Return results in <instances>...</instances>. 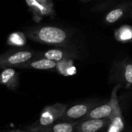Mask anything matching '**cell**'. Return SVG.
<instances>
[{"mask_svg":"<svg viewBox=\"0 0 132 132\" xmlns=\"http://www.w3.org/2000/svg\"><path fill=\"white\" fill-rule=\"evenodd\" d=\"M25 35L32 41L67 48L81 53V48L73 32L58 26H36L25 29Z\"/></svg>","mask_w":132,"mask_h":132,"instance_id":"6da1fadb","label":"cell"},{"mask_svg":"<svg viewBox=\"0 0 132 132\" xmlns=\"http://www.w3.org/2000/svg\"><path fill=\"white\" fill-rule=\"evenodd\" d=\"M122 85L116 84L113 88L111 94V98L108 102L103 104L101 105L94 108L82 120L86 119H105L108 118L113 114L115 104L118 102V90L121 88ZM81 121V120H80Z\"/></svg>","mask_w":132,"mask_h":132,"instance_id":"277c9868","label":"cell"},{"mask_svg":"<svg viewBox=\"0 0 132 132\" xmlns=\"http://www.w3.org/2000/svg\"><path fill=\"white\" fill-rule=\"evenodd\" d=\"M111 118L86 119L79 121L76 132H102L108 129Z\"/></svg>","mask_w":132,"mask_h":132,"instance_id":"30bf717a","label":"cell"},{"mask_svg":"<svg viewBox=\"0 0 132 132\" xmlns=\"http://www.w3.org/2000/svg\"><path fill=\"white\" fill-rule=\"evenodd\" d=\"M110 80L117 84L132 86V61L128 58L114 63L111 72Z\"/></svg>","mask_w":132,"mask_h":132,"instance_id":"3957f363","label":"cell"},{"mask_svg":"<svg viewBox=\"0 0 132 132\" xmlns=\"http://www.w3.org/2000/svg\"><path fill=\"white\" fill-rule=\"evenodd\" d=\"M37 53L29 50H12L4 53L0 57V67L18 68L29 60L36 57Z\"/></svg>","mask_w":132,"mask_h":132,"instance_id":"7a4b0ae2","label":"cell"},{"mask_svg":"<svg viewBox=\"0 0 132 132\" xmlns=\"http://www.w3.org/2000/svg\"><path fill=\"white\" fill-rule=\"evenodd\" d=\"M57 66H58V63L52 60L44 57H35L34 59L29 60V62L22 64L18 68L49 70L56 68Z\"/></svg>","mask_w":132,"mask_h":132,"instance_id":"7c38bea8","label":"cell"},{"mask_svg":"<svg viewBox=\"0 0 132 132\" xmlns=\"http://www.w3.org/2000/svg\"><path fill=\"white\" fill-rule=\"evenodd\" d=\"M0 83L9 90H15L19 86V75L13 67L2 69Z\"/></svg>","mask_w":132,"mask_h":132,"instance_id":"4fadbf2b","label":"cell"},{"mask_svg":"<svg viewBox=\"0 0 132 132\" xmlns=\"http://www.w3.org/2000/svg\"><path fill=\"white\" fill-rule=\"evenodd\" d=\"M9 132H30L29 130L27 131H22V130H13V131H10Z\"/></svg>","mask_w":132,"mask_h":132,"instance_id":"2e32d148","label":"cell"},{"mask_svg":"<svg viewBox=\"0 0 132 132\" xmlns=\"http://www.w3.org/2000/svg\"><path fill=\"white\" fill-rule=\"evenodd\" d=\"M79 121H58L46 127L32 126L28 130L30 132H76Z\"/></svg>","mask_w":132,"mask_h":132,"instance_id":"9c48e42d","label":"cell"},{"mask_svg":"<svg viewBox=\"0 0 132 132\" xmlns=\"http://www.w3.org/2000/svg\"><path fill=\"white\" fill-rule=\"evenodd\" d=\"M95 103H82L70 107L60 121H80L82 120L94 107Z\"/></svg>","mask_w":132,"mask_h":132,"instance_id":"ba28073f","label":"cell"},{"mask_svg":"<svg viewBox=\"0 0 132 132\" xmlns=\"http://www.w3.org/2000/svg\"><path fill=\"white\" fill-rule=\"evenodd\" d=\"M111 121L108 127L107 132H124L125 122L119 103L115 104L113 114L110 117Z\"/></svg>","mask_w":132,"mask_h":132,"instance_id":"5bb4252c","label":"cell"},{"mask_svg":"<svg viewBox=\"0 0 132 132\" xmlns=\"http://www.w3.org/2000/svg\"><path fill=\"white\" fill-rule=\"evenodd\" d=\"M132 2L127 1L125 2H121L118 5L114 6L111 10H110L104 16V22L107 25H111L117 22L120 19H121L127 13L129 14Z\"/></svg>","mask_w":132,"mask_h":132,"instance_id":"8fae6325","label":"cell"},{"mask_svg":"<svg viewBox=\"0 0 132 132\" xmlns=\"http://www.w3.org/2000/svg\"><path fill=\"white\" fill-rule=\"evenodd\" d=\"M34 20L38 22L43 17L53 16L55 14L54 4L36 0H25Z\"/></svg>","mask_w":132,"mask_h":132,"instance_id":"52a82bcc","label":"cell"},{"mask_svg":"<svg viewBox=\"0 0 132 132\" xmlns=\"http://www.w3.org/2000/svg\"><path fill=\"white\" fill-rule=\"evenodd\" d=\"M36 1H40V2H48V3H53V0H36Z\"/></svg>","mask_w":132,"mask_h":132,"instance_id":"9a60e30c","label":"cell"},{"mask_svg":"<svg viewBox=\"0 0 132 132\" xmlns=\"http://www.w3.org/2000/svg\"><path fill=\"white\" fill-rule=\"evenodd\" d=\"M67 110V104L56 103L45 107L40 113L38 124L36 126L46 127L60 120Z\"/></svg>","mask_w":132,"mask_h":132,"instance_id":"5b68a950","label":"cell"},{"mask_svg":"<svg viewBox=\"0 0 132 132\" xmlns=\"http://www.w3.org/2000/svg\"><path fill=\"white\" fill-rule=\"evenodd\" d=\"M36 57H44L60 63L70 59H81L82 53L67 48L60 47L51 49L45 52L37 53Z\"/></svg>","mask_w":132,"mask_h":132,"instance_id":"8992f818","label":"cell"},{"mask_svg":"<svg viewBox=\"0 0 132 132\" xmlns=\"http://www.w3.org/2000/svg\"><path fill=\"white\" fill-rule=\"evenodd\" d=\"M91 0H80V2H82V3H87V2H90Z\"/></svg>","mask_w":132,"mask_h":132,"instance_id":"ac0fdd59","label":"cell"},{"mask_svg":"<svg viewBox=\"0 0 132 132\" xmlns=\"http://www.w3.org/2000/svg\"><path fill=\"white\" fill-rule=\"evenodd\" d=\"M128 17L132 18V4H131V9H130V12H129V14H128Z\"/></svg>","mask_w":132,"mask_h":132,"instance_id":"e0dca14e","label":"cell"}]
</instances>
